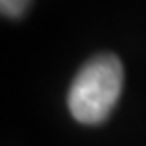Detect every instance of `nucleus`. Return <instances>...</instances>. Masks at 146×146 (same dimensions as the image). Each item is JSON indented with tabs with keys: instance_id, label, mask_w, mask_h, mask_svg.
Wrapping results in <instances>:
<instances>
[{
	"instance_id": "f257e3e1",
	"label": "nucleus",
	"mask_w": 146,
	"mask_h": 146,
	"mask_svg": "<svg viewBox=\"0 0 146 146\" xmlns=\"http://www.w3.org/2000/svg\"><path fill=\"white\" fill-rule=\"evenodd\" d=\"M124 87V67L112 53L91 57L73 77L67 106L79 124H102L116 108Z\"/></svg>"
},
{
	"instance_id": "f03ea898",
	"label": "nucleus",
	"mask_w": 146,
	"mask_h": 146,
	"mask_svg": "<svg viewBox=\"0 0 146 146\" xmlns=\"http://www.w3.org/2000/svg\"><path fill=\"white\" fill-rule=\"evenodd\" d=\"M31 6V0H0L2 14L8 18H21Z\"/></svg>"
}]
</instances>
